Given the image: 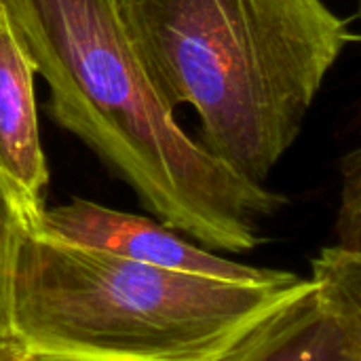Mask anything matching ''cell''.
Masks as SVG:
<instances>
[{
  "label": "cell",
  "instance_id": "cell-3",
  "mask_svg": "<svg viewBox=\"0 0 361 361\" xmlns=\"http://www.w3.org/2000/svg\"><path fill=\"white\" fill-rule=\"evenodd\" d=\"M167 271L59 243L32 226L11 273V332L27 355L93 361H214L302 286Z\"/></svg>",
  "mask_w": 361,
  "mask_h": 361
},
{
  "label": "cell",
  "instance_id": "cell-10",
  "mask_svg": "<svg viewBox=\"0 0 361 361\" xmlns=\"http://www.w3.org/2000/svg\"><path fill=\"white\" fill-rule=\"evenodd\" d=\"M25 361H93V360H76V357H57V355H27Z\"/></svg>",
  "mask_w": 361,
  "mask_h": 361
},
{
  "label": "cell",
  "instance_id": "cell-7",
  "mask_svg": "<svg viewBox=\"0 0 361 361\" xmlns=\"http://www.w3.org/2000/svg\"><path fill=\"white\" fill-rule=\"evenodd\" d=\"M38 216L0 176V328L4 330H11V273L17 243Z\"/></svg>",
  "mask_w": 361,
  "mask_h": 361
},
{
  "label": "cell",
  "instance_id": "cell-6",
  "mask_svg": "<svg viewBox=\"0 0 361 361\" xmlns=\"http://www.w3.org/2000/svg\"><path fill=\"white\" fill-rule=\"evenodd\" d=\"M34 66L0 8V176L40 214L49 169L34 99Z\"/></svg>",
  "mask_w": 361,
  "mask_h": 361
},
{
  "label": "cell",
  "instance_id": "cell-5",
  "mask_svg": "<svg viewBox=\"0 0 361 361\" xmlns=\"http://www.w3.org/2000/svg\"><path fill=\"white\" fill-rule=\"evenodd\" d=\"M32 228L53 241L112 254L133 262L228 281H273L286 271L258 269L216 256L163 222L116 212L93 201L70 199L63 205L42 209Z\"/></svg>",
  "mask_w": 361,
  "mask_h": 361
},
{
  "label": "cell",
  "instance_id": "cell-4",
  "mask_svg": "<svg viewBox=\"0 0 361 361\" xmlns=\"http://www.w3.org/2000/svg\"><path fill=\"white\" fill-rule=\"evenodd\" d=\"M214 361H361V254L326 247L313 277Z\"/></svg>",
  "mask_w": 361,
  "mask_h": 361
},
{
  "label": "cell",
  "instance_id": "cell-2",
  "mask_svg": "<svg viewBox=\"0 0 361 361\" xmlns=\"http://www.w3.org/2000/svg\"><path fill=\"white\" fill-rule=\"evenodd\" d=\"M163 108H195L197 144L264 186L341 53L357 40L324 0H110Z\"/></svg>",
  "mask_w": 361,
  "mask_h": 361
},
{
  "label": "cell",
  "instance_id": "cell-9",
  "mask_svg": "<svg viewBox=\"0 0 361 361\" xmlns=\"http://www.w3.org/2000/svg\"><path fill=\"white\" fill-rule=\"evenodd\" d=\"M27 357L21 343L15 338L11 330L0 328V361H21Z\"/></svg>",
  "mask_w": 361,
  "mask_h": 361
},
{
  "label": "cell",
  "instance_id": "cell-11",
  "mask_svg": "<svg viewBox=\"0 0 361 361\" xmlns=\"http://www.w3.org/2000/svg\"><path fill=\"white\" fill-rule=\"evenodd\" d=\"M25 360H27V357H25ZM25 360H21V361H25Z\"/></svg>",
  "mask_w": 361,
  "mask_h": 361
},
{
  "label": "cell",
  "instance_id": "cell-1",
  "mask_svg": "<svg viewBox=\"0 0 361 361\" xmlns=\"http://www.w3.org/2000/svg\"><path fill=\"white\" fill-rule=\"evenodd\" d=\"M51 118L82 140L169 228L207 250L258 245V222L288 199L205 152L163 108L110 0H0Z\"/></svg>",
  "mask_w": 361,
  "mask_h": 361
},
{
  "label": "cell",
  "instance_id": "cell-8",
  "mask_svg": "<svg viewBox=\"0 0 361 361\" xmlns=\"http://www.w3.org/2000/svg\"><path fill=\"white\" fill-rule=\"evenodd\" d=\"M360 152H353L345 161V188L338 216V245L347 252L361 254V182Z\"/></svg>",
  "mask_w": 361,
  "mask_h": 361
}]
</instances>
